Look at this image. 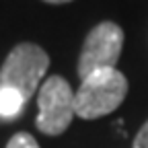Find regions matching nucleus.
Instances as JSON below:
<instances>
[{"label":"nucleus","mask_w":148,"mask_h":148,"mask_svg":"<svg viewBox=\"0 0 148 148\" xmlns=\"http://www.w3.org/2000/svg\"><path fill=\"white\" fill-rule=\"evenodd\" d=\"M127 95V78L117 68L97 70L82 78L74 92V113L82 119H99L109 115L123 103Z\"/></svg>","instance_id":"f257e3e1"},{"label":"nucleus","mask_w":148,"mask_h":148,"mask_svg":"<svg viewBox=\"0 0 148 148\" xmlns=\"http://www.w3.org/2000/svg\"><path fill=\"white\" fill-rule=\"evenodd\" d=\"M49 68V56L43 47L31 41L16 43L0 68V86L21 92L29 103L39 90V84Z\"/></svg>","instance_id":"f03ea898"},{"label":"nucleus","mask_w":148,"mask_h":148,"mask_svg":"<svg viewBox=\"0 0 148 148\" xmlns=\"http://www.w3.org/2000/svg\"><path fill=\"white\" fill-rule=\"evenodd\" d=\"M37 119L35 125L47 136L64 134L72 123L74 113V90L64 76H49L37 90Z\"/></svg>","instance_id":"7ed1b4c3"},{"label":"nucleus","mask_w":148,"mask_h":148,"mask_svg":"<svg viewBox=\"0 0 148 148\" xmlns=\"http://www.w3.org/2000/svg\"><path fill=\"white\" fill-rule=\"evenodd\" d=\"M123 47V29L117 23L103 21L95 25L88 35L78 56V76L86 78L97 70L115 68Z\"/></svg>","instance_id":"20e7f679"},{"label":"nucleus","mask_w":148,"mask_h":148,"mask_svg":"<svg viewBox=\"0 0 148 148\" xmlns=\"http://www.w3.org/2000/svg\"><path fill=\"white\" fill-rule=\"evenodd\" d=\"M25 105H27V101L23 99L21 92L0 86V119H14V117H18Z\"/></svg>","instance_id":"39448f33"},{"label":"nucleus","mask_w":148,"mask_h":148,"mask_svg":"<svg viewBox=\"0 0 148 148\" xmlns=\"http://www.w3.org/2000/svg\"><path fill=\"white\" fill-rule=\"evenodd\" d=\"M6 148H39V144H37V140H35L31 134H27V132H16V134L8 140Z\"/></svg>","instance_id":"423d86ee"},{"label":"nucleus","mask_w":148,"mask_h":148,"mask_svg":"<svg viewBox=\"0 0 148 148\" xmlns=\"http://www.w3.org/2000/svg\"><path fill=\"white\" fill-rule=\"evenodd\" d=\"M134 148H148V119L146 123L138 130V134L134 138Z\"/></svg>","instance_id":"0eeeda50"},{"label":"nucleus","mask_w":148,"mask_h":148,"mask_svg":"<svg viewBox=\"0 0 148 148\" xmlns=\"http://www.w3.org/2000/svg\"><path fill=\"white\" fill-rule=\"evenodd\" d=\"M43 2H49V4H66L70 0H43Z\"/></svg>","instance_id":"6e6552de"}]
</instances>
